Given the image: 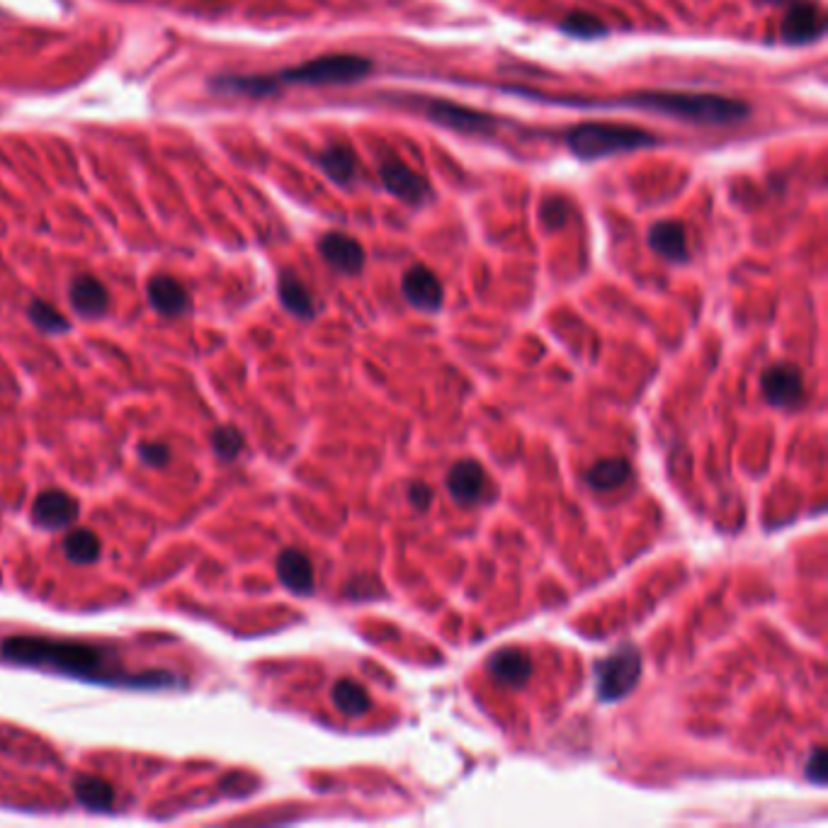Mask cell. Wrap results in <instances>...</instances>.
Instances as JSON below:
<instances>
[{
    "label": "cell",
    "instance_id": "1",
    "mask_svg": "<svg viewBox=\"0 0 828 828\" xmlns=\"http://www.w3.org/2000/svg\"><path fill=\"white\" fill-rule=\"evenodd\" d=\"M3 659L17 663V666L42 668L61 676H73L90 683L122 685V688H173L178 678L166 671L132 673L119 663L115 656L105 649L85 642H71V639H49V637H20L5 639L0 646Z\"/></svg>",
    "mask_w": 828,
    "mask_h": 828
},
{
    "label": "cell",
    "instance_id": "2",
    "mask_svg": "<svg viewBox=\"0 0 828 828\" xmlns=\"http://www.w3.org/2000/svg\"><path fill=\"white\" fill-rule=\"evenodd\" d=\"M634 107V110L656 112L680 122L693 124H739L751 115V105L744 100L724 98L712 93H676V90H642V93L612 98L610 102H598V107Z\"/></svg>",
    "mask_w": 828,
    "mask_h": 828
},
{
    "label": "cell",
    "instance_id": "3",
    "mask_svg": "<svg viewBox=\"0 0 828 828\" xmlns=\"http://www.w3.org/2000/svg\"><path fill=\"white\" fill-rule=\"evenodd\" d=\"M564 144L581 161H598V158L617 156V153L642 151L659 144V136L649 129L634 124L615 122H583L566 129Z\"/></svg>",
    "mask_w": 828,
    "mask_h": 828
},
{
    "label": "cell",
    "instance_id": "4",
    "mask_svg": "<svg viewBox=\"0 0 828 828\" xmlns=\"http://www.w3.org/2000/svg\"><path fill=\"white\" fill-rule=\"evenodd\" d=\"M372 61L357 54H326L306 64L272 73L280 88L285 85H350L372 73Z\"/></svg>",
    "mask_w": 828,
    "mask_h": 828
},
{
    "label": "cell",
    "instance_id": "5",
    "mask_svg": "<svg viewBox=\"0 0 828 828\" xmlns=\"http://www.w3.org/2000/svg\"><path fill=\"white\" fill-rule=\"evenodd\" d=\"M413 110H418L428 122L452 129L464 136H491L498 132L501 122L489 112L474 110V107L459 105V102L445 98H411L406 100Z\"/></svg>",
    "mask_w": 828,
    "mask_h": 828
},
{
    "label": "cell",
    "instance_id": "6",
    "mask_svg": "<svg viewBox=\"0 0 828 828\" xmlns=\"http://www.w3.org/2000/svg\"><path fill=\"white\" fill-rule=\"evenodd\" d=\"M642 654L637 646L622 644L612 654L595 663V685L603 702H617L627 697L639 683Z\"/></svg>",
    "mask_w": 828,
    "mask_h": 828
},
{
    "label": "cell",
    "instance_id": "7",
    "mask_svg": "<svg viewBox=\"0 0 828 828\" xmlns=\"http://www.w3.org/2000/svg\"><path fill=\"white\" fill-rule=\"evenodd\" d=\"M379 178H382V185L391 195L411 204V207H425L433 200V187H430L428 180L399 158H384L379 163Z\"/></svg>",
    "mask_w": 828,
    "mask_h": 828
},
{
    "label": "cell",
    "instance_id": "8",
    "mask_svg": "<svg viewBox=\"0 0 828 828\" xmlns=\"http://www.w3.org/2000/svg\"><path fill=\"white\" fill-rule=\"evenodd\" d=\"M826 30V15L819 3L814 0H797L790 5L785 20L780 25V37L785 44L792 47H802V44H812L821 37Z\"/></svg>",
    "mask_w": 828,
    "mask_h": 828
},
{
    "label": "cell",
    "instance_id": "9",
    "mask_svg": "<svg viewBox=\"0 0 828 828\" xmlns=\"http://www.w3.org/2000/svg\"><path fill=\"white\" fill-rule=\"evenodd\" d=\"M81 506L71 493L61 489H47L39 493L32 503V520L44 530H61L76 523Z\"/></svg>",
    "mask_w": 828,
    "mask_h": 828
},
{
    "label": "cell",
    "instance_id": "10",
    "mask_svg": "<svg viewBox=\"0 0 828 828\" xmlns=\"http://www.w3.org/2000/svg\"><path fill=\"white\" fill-rule=\"evenodd\" d=\"M401 292H404L406 302L416 309L428 311H440L442 302H445V289H442V282L438 280L433 270L425 268V265H413L404 272V280H401Z\"/></svg>",
    "mask_w": 828,
    "mask_h": 828
},
{
    "label": "cell",
    "instance_id": "11",
    "mask_svg": "<svg viewBox=\"0 0 828 828\" xmlns=\"http://www.w3.org/2000/svg\"><path fill=\"white\" fill-rule=\"evenodd\" d=\"M763 396L773 406H792L802 399L804 394V377L802 370L792 362H778L770 365L761 377Z\"/></svg>",
    "mask_w": 828,
    "mask_h": 828
},
{
    "label": "cell",
    "instance_id": "12",
    "mask_svg": "<svg viewBox=\"0 0 828 828\" xmlns=\"http://www.w3.org/2000/svg\"><path fill=\"white\" fill-rule=\"evenodd\" d=\"M319 255L336 272L343 275H357L365 268V248L353 236L331 231L319 241Z\"/></svg>",
    "mask_w": 828,
    "mask_h": 828
},
{
    "label": "cell",
    "instance_id": "13",
    "mask_svg": "<svg viewBox=\"0 0 828 828\" xmlns=\"http://www.w3.org/2000/svg\"><path fill=\"white\" fill-rule=\"evenodd\" d=\"M486 668H489V676L503 688H523L532 678V659L523 649H513V646L491 654Z\"/></svg>",
    "mask_w": 828,
    "mask_h": 828
},
{
    "label": "cell",
    "instance_id": "14",
    "mask_svg": "<svg viewBox=\"0 0 828 828\" xmlns=\"http://www.w3.org/2000/svg\"><path fill=\"white\" fill-rule=\"evenodd\" d=\"M649 248L656 255H661L668 263H688L690 251H688V238H685V226L680 221L663 219L656 221L649 229Z\"/></svg>",
    "mask_w": 828,
    "mask_h": 828
},
{
    "label": "cell",
    "instance_id": "15",
    "mask_svg": "<svg viewBox=\"0 0 828 828\" xmlns=\"http://www.w3.org/2000/svg\"><path fill=\"white\" fill-rule=\"evenodd\" d=\"M68 299H71L73 311L81 314L83 319H100L110 309V292L100 280L90 275H81L71 282Z\"/></svg>",
    "mask_w": 828,
    "mask_h": 828
},
{
    "label": "cell",
    "instance_id": "16",
    "mask_svg": "<svg viewBox=\"0 0 828 828\" xmlns=\"http://www.w3.org/2000/svg\"><path fill=\"white\" fill-rule=\"evenodd\" d=\"M146 294H149V304L153 309L161 316H168V319H175V316H183L190 311V294H187V289L175 277H151Z\"/></svg>",
    "mask_w": 828,
    "mask_h": 828
},
{
    "label": "cell",
    "instance_id": "17",
    "mask_svg": "<svg viewBox=\"0 0 828 828\" xmlns=\"http://www.w3.org/2000/svg\"><path fill=\"white\" fill-rule=\"evenodd\" d=\"M486 486V474L479 462L474 459H462L455 467L447 472V489H450L452 498L462 506H472L481 498Z\"/></svg>",
    "mask_w": 828,
    "mask_h": 828
},
{
    "label": "cell",
    "instance_id": "18",
    "mask_svg": "<svg viewBox=\"0 0 828 828\" xmlns=\"http://www.w3.org/2000/svg\"><path fill=\"white\" fill-rule=\"evenodd\" d=\"M277 578L282 581V586L297 595H309L316 583L311 559L299 549H285L277 557Z\"/></svg>",
    "mask_w": 828,
    "mask_h": 828
},
{
    "label": "cell",
    "instance_id": "19",
    "mask_svg": "<svg viewBox=\"0 0 828 828\" xmlns=\"http://www.w3.org/2000/svg\"><path fill=\"white\" fill-rule=\"evenodd\" d=\"M212 90L224 95H243V98H268L280 93V83L272 73H251V76H217L212 78Z\"/></svg>",
    "mask_w": 828,
    "mask_h": 828
},
{
    "label": "cell",
    "instance_id": "20",
    "mask_svg": "<svg viewBox=\"0 0 828 828\" xmlns=\"http://www.w3.org/2000/svg\"><path fill=\"white\" fill-rule=\"evenodd\" d=\"M316 163L333 183L350 185L357 178V156L350 144H328L326 149L319 151Z\"/></svg>",
    "mask_w": 828,
    "mask_h": 828
},
{
    "label": "cell",
    "instance_id": "21",
    "mask_svg": "<svg viewBox=\"0 0 828 828\" xmlns=\"http://www.w3.org/2000/svg\"><path fill=\"white\" fill-rule=\"evenodd\" d=\"M277 294H280V302L289 314L299 316V319H314V314H316L314 297H311L309 287L299 280L297 272H292V270L282 272L280 280H277Z\"/></svg>",
    "mask_w": 828,
    "mask_h": 828
},
{
    "label": "cell",
    "instance_id": "22",
    "mask_svg": "<svg viewBox=\"0 0 828 828\" xmlns=\"http://www.w3.org/2000/svg\"><path fill=\"white\" fill-rule=\"evenodd\" d=\"M73 795L83 807L93 809V812H105L115 804V790L110 782L95 778V775H78L73 780Z\"/></svg>",
    "mask_w": 828,
    "mask_h": 828
},
{
    "label": "cell",
    "instance_id": "23",
    "mask_svg": "<svg viewBox=\"0 0 828 828\" xmlns=\"http://www.w3.org/2000/svg\"><path fill=\"white\" fill-rule=\"evenodd\" d=\"M64 554L68 561H73V564H81V566L95 564L102 554V542L93 530H88V527L71 530L64 537Z\"/></svg>",
    "mask_w": 828,
    "mask_h": 828
},
{
    "label": "cell",
    "instance_id": "24",
    "mask_svg": "<svg viewBox=\"0 0 828 828\" xmlns=\"http://www.w3.org/2000/svg\"><path fill=\"white\" fill-rule=\"evenodd\" d=\"M629 479V464L622 457H605L588 469L586 481L595 491H612Z\"/></svg>",
    "mask_w": 828,
    "mask_h": 828
},
{
    "label": "cell",
    "instance_id": "25",
    "mask_svg": "<svg viewBox=\"0 0 828 828\" xmlns=\"http://www.w3.org/2000/svg\"><path fill=\"white\" fill-rule=\"evenodd\" d=\"M331 697H333V705L338 707V712L348 714V717H362V714L370 710V705H372L370 693H367L360 683H355V680H350V678L338 680V683L333 685Z\"/></svg>",
    "mask_w": 828,
    "mask_h": 828
},
{
    "label": "cell",
    "instance_id": "26",
    "mask_svg": "<svg viewBox=\"0 0 828 828\" xmlns=\"http://www.w3.org/2000/svg\"><path fill=\"white\" fill-rule=\"evenodd\" d=\"M559 30L576 39H600L608 34L605 22L593 13H586V10H571V13L561 20Z\"/></svg>",
    "mask_w": 828,
    "mask_h": 828
},
{
    "label": "cell",
    "instance_id": "27",
    "mask_svg": "<svg viewBox=\"0 0 828 828\" xmlns=\"http://www.w3.org/2000/svg\"><path fill=\"white\" fill-rule=\"evenodd\" d=\"M27 316L34 326L42 333H49V336H59V333H66L71 328V323L64 314H61L56 306H51L44 299H34V302L27 306Z\"/></svg>",
    "mask_w": 828,
    "mask_h": 828
},
{
    "label": "cell",
    "instance_id": "28",
    "mask_svg": "<svg viewBox=\"0 0 828 828\" xmlns=\"http://www.w3.org/2000/svg\"><path fill=\"white\" fill-rule=\"evenodd\" d=\"M243 447H246V438L236 425H219V428L212 430V450L224 462L236 459L243 452Z\"/></svg>",
    "mask_w": 828,
    "mask_h": 828
},
{
    "label": "cell",
    "instance_id": "29",
    "mask_svg": "<svg viewBox=\"0 0 828 828\" xmlns=\"http://www.w3.org/2000/svg\"><path fill=\"white\" fill-rule=\"evenodd\" d=\"M540 217L547 224V229H564L571 219V204L564 197H549V200L542 202Z\"/></svg>",
    "mask_w": 828,
    "mask_h": 828
},
{
    "label": "cell",
    "instance_id": "30",
    "mask_svg": "<svg viewBox=\"0 0 828 828\" xmlns=\"http://www.w3.org/2000/svg\"><path fill=\"white\" fill-rule=\"evenodd\" d=\"M136 455H139L146 467L161 469L170 462V447L166 442H141V445L136 447Z\"/></svg>",
    "mask_w": 828,
    "mask_h": 828
},
{
    "label": "cell",
    "instance_id": "31",
    "mask_svg": "<svg viewBox=\"0 0 828 828\" xmlns=\"http://www.w3.org/2000/svg\"><path fill=\"white\" fill-rule=\"evenodd\" d=\"M807 778L814 780L816 785H824L826 782V751L824 748H816L807 763Z\"/></svg>",
    "mask_w": 828,
    "mask_h": 828
},
{
    "label": "cell",
    "instance_id": "32",
    "mask_svg": "<svg viewBox=\"0 0 828 828\" xmlns=\"http://www.w3.org/2000/svg\"><path fill=\"white\" fill-rule=\"evenodd\" d=\"M408 501L413 503V508L428 510L430 503H433V489H430L425 481H416V484H411V489H408Z\"/></svg>",
    "mask_w": 828,
    "mask_h": 828
},
{
    "label": "cell",
    "instance_id": "33",
    "mask_svg": "<svg viewBox=\"0 0 828 828\" xmlns=\"http://www.w3.org/2000/svg\"><path fill=\"white\" fill-rule=\"evenodd\" d=\"M763 3H768V5H792V3H797V0H763Z\"/></svg>",
    "mask_w": 828,
    "mask_h": 828
}]
</instances>
